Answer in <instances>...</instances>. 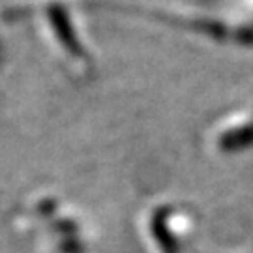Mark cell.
<instances>
[{"label":"cell","mask_w":253,"mask_h":253,"mask_svg":"<svg viewBox=\"0 0 253 253\" xmlns=\"http://www.w3.org/2000/svg\"><path fill=\"white\" fill-rule=\"evenodd\" d=\"M169 217H171L169 207L156 208L150 216V233L160 246L162 253H180L176 236L172 235L171 227H169Z\"/></svg>","instance_id":"cell-1"},{"label":"cell","mask_w":253,"mask_h":253,"mask_svg":"<svg viewBox=\"0 0 253 253\" xmlns=\"http://www.w3.org/2000/svg\"><path fill=\"white\" fill-rule=\"evenodd\" d=\"M253 146V120L242 126L227 129L217 137V148L223 154H236Z\"/></svg>","instance_id":"cell-2"},{"label":"cell","mask_w":253,"mask_h":253,"mask_svg":"<svg viewBox=\"0 0 253 253\" xmlns=\"http://www.w3.org/2000/svg\"><path fill=\"white\" fill-rule=\"evenodd\" d=\"M49 227L54 235H58V238L79 235V223H75L70 217H54L53 221H49Z\"/></svg>","instance_id":"cell-3"},{"label":"cell","mask_w":253,"mask_h":253,"mask_svg":"<svg viewBox=\"0 0 253 253\" xmlns=\"http://www.w3.org/2000/svg\"><path fill=\"white\" fill-rule=\"evenodd\" d=\"M36 212L40 217H43L47 221H53L56 212H58V205H56V201L53 197H43L36 205Z\"/></svg>","instance_id":"cell-4"},{"label":"cell","mask_w":253,"mask_h":253,"mask_svg":"<svg viewBox=\"0 0 253 253\" xmlns=\"http://www.w3.org/2000/svg\"><path fill=\"white\" fill-rule=\"evenodd\" d=\"M58 250L60 253H84V242L79 236H68V238H58Z\"/></svg>","instance_id":"cell-5"}]
</instances>
